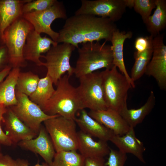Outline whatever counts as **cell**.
Listing matches in <instances>:
<instances>
[{"label":"cell","mask_w":166,"mask_h":166,"mask_svg":"<svg viewBox=\"0 0 166 166\" xmlns=\"http://www.w3.org/2000/svg\"><path fill=\"white\" fill-rule=\"evenodd\" d=\"M12 68L11 66L8 65L3 70L0 72V83L8 75Z\"/></svg>","instance_id":"obj_38"},{"label":"cell","mask_w":166,"mask_h":166,"mask_svg":"<svg viewBox=\"0 0 166 166\" xmlns=\"http://www.w3.org/2000/svg\"><path fill=\"white\" fill-rule=\"evenodd\" d=\"M156 98L153 91L150 92L146 103L141 107L136 109H128V108L120 113L129 126L134 128L141 123L154 108Z\"/></svg>","instance_id":"obj_23"},{"label":"cell","mask_w":166,"mask_h":166,"mask_svg":"<svg viewBox=\"0 0 166 166\" xmlns=\"http://www.w3.org/2000/svg\"><path fill=\"white\" fill-rule=\"evenodd\" d=\"M57 42L46 36L42 37L34 30L28 35L23 50V56L26 60L31 61L38 66H43L40 59L41 54L47 53L51 45H57Z\"/></svg>","instance_id":"obj_13"},{"label":"cell","mask_w":166,"mask_h":166,"mask_svg":"<svg viewBox=\"0 0 166 166\" xmlns=\"http://www.w3.org/2000/svg\"><path fill=\"white\" fill-rule=\"evenodd\" d=\"M85 158L77 151L56 152L49 166H83Z\"/></svg>","instance_id":"obj_28"},{"label":"cell","mask_w":166,"mask_h":166,"mask_svg":"<svg viewBox=\"0 0 166 166\" xmlns=\"http://www.w3.org/2000/svg\"><path fill=\"white\" fill-rule=\"evenodd\" d=\"M105 101L108 108L120 114L127 108L128 92L132 86L126 77L115 66L101 72Z\"/></svg>","instance_id":"obj_4"},{"label":"cell","mask_w":166,"mask_h":166,"mask_svg":"<svg viewBox=\"0 0 166 166\" xmlns=\"http://www.w3.org/2000/svg\"><path fill=\"white\" fill-rule=\"evenodd\" d=\"M7 107L2 105H0V143L7 146H11L12 144L8 137L2 128L1 124L3 119V116L7 111Z\"/></svg>","instance_id":"obj_33"},{"label":"cell","mask_w":166,"mask_h":166,"mask_svg":"<svg viewBox=\"0 0 166 166\" xmlns=\"http://www.w3.org/2000/svg\"><path fill=\"white\" fill-rule=\"evenodd\" d=\"M110 141L120 152L126 154H131L141 162L145 163L143 153L146 148L142 142L136 137L134 128L130 127L128 132L122 136L114 134Z\"/></svg>","instance_id":"obj_18"},{"label":"cell","mask_w":166,"mask_h":166,"mask_svg":"<svg viewBox=\"0 0 166 166\" xmlns=\"http://www.w3.org/2000/svg\"><path fill=\"white\" fill-rule=\"evenodd\" d=\"M92 137L80 130L77 132L78 150L85 158L104 157L110 150L107 142L99 140L95 141Z\"/></svg>","instance_id":"obj_21"},{"label":"cell","mask_w":166,"mask_h":166,"mask_svg":"<svg viewBox=\"0 0 166 166\" xmlns=\"http://www.w3.org/2000/svg\"><path fill=\"white\" fill-rule=\"evenodd\" d=\"M75 48L69 43L58 44L52 46L45 55H42L46 60L43 66L47 69L46 75L55 85L65 73L70 77L74 74V68L70 64V59Z\"/></svg>","instance_id":"obj_7"},{"label":"cell","mask_w":166,"mask_h":166,"mask_svg":"<svg viewBox=\"0 0 166 166\" xmlns=\"http://www.w3.org/2000/svg\"><path fill=\"white\" fill-rule=\"evenodd\" d=\"M2 121L4 124L5 133L12 145L34 138L38 135L20 120L9 107L4 115Z\"/></svg>","instance_id":"obj_15"},{"label":"cell","mask_w":166,"mask_h":166,"mask_svg":"<svg viewBox=\"0 0 166 166\" xmlns=\"http://www.w3.org/2000/svg\"><path fill=\"white\" fill-rule=\"evenodd\" d=\"M56 1V0H31L23 5V14L45 10L53 5Z\"/></svg>","instance_id":"obj_30"},{"label":"cell","mask_w":166,"mask_h":166,"mask_svg":"<svg viewBox=\"0 0 166 166\" xmlns=\"http://www.w3.org/2000/svg\"><path fill=\"white\" fill-rule=\"evenodd\" d=\"M32 24L23 17L15 21L5 30L4 44L9 57V65L12 68L26 67L27 62L23 56V50L27 37L34 30Z\"/></svg>","instance_id":"obj_5"},{"label":"cell","mask_w":166,"mask_h":166,"mask_svg":"<svg viewBox=\"0 0 166 166\" xmlns=\"http://www.w3.org/2000/svg\"><path fill=\"white\" fill-rule=\"evenodd\" d=\"M153 53L145 74L153 77L161 90L166 89V46L164 35L159 34L153 37Z\"/></svg>","instance_id":"obj_12"},{"label":"cell","mask_w":166,"mask_h":166,"mask_svg":"<svg viewBox=\"0 0 166 166\" xmlns=\"http://www.w3.org/2000/svg\"><path fill=\"white\" fill-rule=\"evenodd\" d=\"M131 6L130 0H81V6L75 15L97 16L115 22L121 18L126 8Z\"/></svg>","instance_id":"obj_9"},{"label":"cell","mask_w":166,"mask_h":166,"mask_svg":"<svg viewBox=\"0 0 166 166\" xmlns=\"http://www.w3.org/2000/svg\"><path fill=\"white\" fill-rule=\"evenodd\" d=\"M53 84L51 78L46 75L45 77L40 79L36 90L29 97L30 100L42 110L55 91Z\"/></svg>","instance_id":"obj_25"},{"label":"cell","mask_w":166,"mask_h":166,"mask_svg":"<svg viewBox=\"0 0 166 166\" xmlns=\"http://www.w3.org/2000/svg\"><path fill=\"white\" fill-rule=\"evenodd\" d=\"M2 155V153L0 152V156Z\"/></svg>","instance_id":"obj_39"},{"label":"cell","mask_w":166,"mask_h":166,"mask_svg":"<svg viewBox=\"0 0 166 166\" xmlns=\"http://www.w3.org/2000/svg\"><path fill=\"white\" fill-rule=\"evenodd\" d=\"M77 87L84 108L97 111L107 109L104 93L101 72L95 71L79 78Z\"/></svg>","instance_id":"obj_8"},{"label":"cell","mask_w":166,"mask_h":166,"mask_svg":"<svg viewBox=\"0 0 166 166\" xmlns=\"http://www.w3.org/2000/svg\"><path fill=\"white\" fill-rule=\"evenodd\" d=\"M39 76L31 71L20 72L15 90L28 97L35 91L40 79Z\"/></svg>","instance_id":"obj_27"},{"label":"cell","mask_w":166,"mask_h":166,"mask_svg":"<svg viewBox=\"0 0 166 166\" xmlns=\"http://www.w3.org/2000/svg\"><path fill=\"white\" fill-rule=\"evenodd\" d=\"M106 42L83 43L81 48H78L79 56L74 68V74L77 77L113 66L111 46L107 44Z\"/></svg>","instance_id":"obj_3"},{"label":"cell","mask_w":166,"mask_h":166,"mask_svg":"<svg viewBox=\"0 0 166 166\" xmlns=\"http://www.w3.org/2000/svg\"><path fill=\"white\" fill-rule=\"evenodd\" d=\"M15 95L17 104L9 107L20 120L38 135L42 122L59 115L46 114L28 96L16 90Z\"/></svg>","instance_id":"obj_10"},{"label":"cell","mask_w":166,"mask_h":166,"mask_svg":"<svg viewBox=\"0 0 166 166\" xmlns=\"http://www.w3.org/2000/svg\"><path fill=\"white\" fill-rule=\"evenodd\" d=\"M155 9L145 23L148 31L153 37L160 34L166 26V1L156 0Z\"/></svg>","instance_id":"obj_24"},{"label":"cell","mask_w":166,"mask_h":166,"mask_svg":"<svg viewBox=\"0 0 166 166\" xmlns=\"http://www.w3.org/2000/svg\"><path fill=\"white\" fill-rule=\"evenodd\" d=\"M0 166H18L16 160L8 155L0 156Z\"/></svg>","instance_id":"obj_36"},{"label":"cell","mask_w":166,"mask_h":166,"mask_svg":"<svg viewBox=\"0 0 166 166\" xmlns=\"http://www.w3.org/2000/svg\"><path fill=\"white\" fill-rule=\"evenodd\" d=\"M22 17L32 24L35 31L40 34H46L57 42L59 34L52 29L51 25L56 19L67 18L63 2L57 0L45 10L24 14Z\"/></svg>","instance_id":"obj_11"},{"label":"cell","mask_w":166,"mask_h":166,"mask_svg":"<svg viewBox=\"0 0 166 166\" xmlns=\"http://www.w3.org/2000/svg\"><path fill=\"white\" fill-rule=\"evenodd\" d=\"M31 0H0V45L4 44V33L6 29L22 17V7Z\"/></svg>","instance_id":"obj_16"},{"label":"cell","mask_w":166,"mask_h":166,"mask_svg":"<svg viewBox=\"0 0 166 166\" xmlns=\"http://www.w3.org/2000/svg\"><path fill=\"white\" fill-rule=\"evenodd\" d=\"M75 121L85 133L105 141H110L114 134L112 131L91 117L85 109L81 110L80 116Z\"/></svg>","instance_id":"obj_19"},{"label":"cell","mask_w":166,"mask_h":166,"mask_svg":"<svg viewBox=\"0 0 166 166\" xmlns=\"http://www.w3.org/2000/svg\"><path fill=\"white\" fill-rule=\"evenodd\" d=\"M20 72V68H12L5 80L0 83V105L8 107L17 104L15 89Z\"/></svg>","instance_id":"obj_22"},{"label":"cell","mask_w":166,"mask_h":166,"mask_svg":"<svg viewBox=\"0 0 166 166\" xmlns=\"http://www.w3.org/2000/svg\"><path fill=\"white\" fill-rule=\"evenodd\" d=\"M18 144L23 149L38 154L49 165L56 153L49 135L45 127L42 125L36 137L21 141Z\"/></svg>","instance_id":"obj_14"},{"label":"cell","mask_w":166,"mask_h":166,"mask_svg":"<svg viewBox=\"0 0 166 166\" xmlns=\"http://www.w3.org/2000/svg\"><path fill=\"white\" fill-rule=\"evenodd\" d=\"M117 29L115 22L107 18L75 15L66 19L58 32L57 43H69L78 48L80 43L100 42L103 39L111 42Z\"/></svg>","instance_id":"obj_1"},{"label":"cell","mask_w":166,"mask_h":166,"mask_svg":"<svg viewBox=\"0 0 166 166\" xmlns=\"http://www.w3.org/2000/svg\"><path fill=\"white\" fill-rule=\"evenodd\" d=\"M9 57L7 48L5 44L0 45V72L9 65Z\"/></svg>","instance_id":"obj_34"},{"label":"cell","mask_w":166,"mask_h":166,"mask_svg":"<svg viewBox=\"0 0 166 166\" xmlns=\"http://www.w3.org/2000/svg\"><path fill=\"white\" fill-rule=\"evenodd\" d=\"M132 36V33L131 31H121L117 29L113 34L111 42L114 66L119 69L120 72L126 77L132 88H134L135 83L127 71L123 55L124 43L126 39H130Z\"/></svg>","instance_id":"obj_20"},{"label":"cell","mask_w":166,"mask_h":166,"mask_svg":"<svg viewBox=\"0 0 166 166\" xmlns=\"http://www.w3.org/2000/svg\"><path fill=\"white\" fill-rule=\"evenodd\" d=\"M18 166H49L46 163L40 164L38 162L34 166H30L28 161L26 160L18 159L16 160Z\"/></svg>","instance_id":"obj_37"},{"label":"cell","mask_w":166,"mask_h":166,"mask_svg":"<svg viewBox=\"0 0 166 166\" xmlns=\"http://www.w3.org/2000/svg\"><path fill=\"white\" fill-rule=\"evenodd\" d=\"M104 157L85 158L83 166H106Z\"/></svg>","instance_id":"obj_35"},{"label":"cell","mask_w":166,"mask_h":166,"mask_svg":"<svg viewBox=\"0 0 166 166\" xmlns=\"http://www.w3.org/2000/svg\"><path fill=\"white\" fill-rule=\"evenodd\" d=\"M153 38L151 35L137 38L134 44L136 51L141 53L147 49L152 43Z\"/></svg>","instance_id":"obj_32"},{"label":"cell","mask_w":166,"mask_h":166,"mask_svg":"<svg viewBox=\"0 0 166 166\" xmlns=\"http://www.w3.org/2000/svg\"><path fill=\"white\" fill-rule=\"evenodd\" d=\"M70 77L67 74L58 81L54 93L42 109L46 114L75 120L77 112L85 109L77 88L69 82Z\"/></svg>","instance_id":"obj_2"},{"label":"cell","mask_w":166,"mask_h":166,"mask_svg":"<svg viewBox=\"0 0 166 166\" xmlns=\"http://www.w3.org/2000/svg\"><path fill=\"white\" fill-rule=\"evenodd\" d=\"M43 123L56 152L78 150L77 132L74 120L58 115Z\"/></svg>","instance_id":"obj_6"},{"label":"cell","mask_w":166,"mask_h":166,"mask_svg":"<svg viewBox=\"0 0 166 166\" xmlns=\"http://www.w3.org/2000/svg\"><path fill=\"white\" fill-rule=\"evenodd\" d=\"M88 114L92 118L112 131L115 135H124L130 128L120 114L114 110L108 108L102 110H90Z\"/></svg>","instance_id":"obj_17"},{"label":"cell","mask_w":166,"mask_h":166,"mask_svg":"<svg viewBox=\"0 0 166 166\" xmlns=\"http://www.w3.org/2000/svg\"><path fill=\"white\" fill-rule=\"evenodd\" d=\"M156 0H133L135 11L141 16L145 24L151 16L152 10L156 7Z\"/></svg>","instance_id":"obj_29"},{"label":"cell","mask_w":166,"mask_h":166,"mask_svg":"<svg viewBox=\"0 0 166 166\" xmlns=\"http://www.w3.org/2000/svg\"><path fill=\"white\" fill-rule=\"evenodd\" d=\"M106 166H124L127 157V154L110 148Z\"/></svg>","instance_id":"obj_31"},{"label":"cell","mask_w":166,"mask_h":166,"mask_svg":"<svg viewBox=\"0 0 166 166\" xmlns=\"http://www.w3.org/2000/svg\"><path fill=\"white\" fill-rule=\"evenodd\" d=\"M153 53L152 42L149 47L145 51L134 53L135 62L131 71L130 76L132 81L134 82L141 78L145 74Z\"/></svg>","instance_id":"obj_26"}]
</instances>
